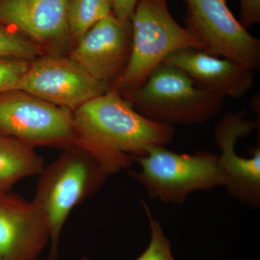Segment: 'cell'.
Instances as JSON below:
<instances>
[{"label":"cell","mask_w":260,"mask_h":260,"mask_svg":"<svg viewBox=\"0 0 260 260\" xmlns=\"http://www.w3.org/2000/svg\"><path fill=\"white\" fill-rule=\"evenodd\" d=\"M130 22L132 47L129 62L112 86L121 94L142 86L172 53L186 48L203 50L202 43L173 18L167 0H140Z\"/></svg>","instance_id":"3957f363"},{"label":"cell","mask_w":260,"mask_h":260,"mask_svg":"<svg viewBox=\"0 0 260 260\" xmlns=\"http://www.w3.org/2000/svg\"><path fill=\"white\" fill-rule=\"evenodd\" d=\"M162 63L177 67L197 86L223 99H239L254 83L253 70L201 49H180L170 54Z\"/></svg>","instance_id":"7c38bea8"},{"label":"cell","mask_w":260,"mask_h":260,"mask_svg":"<svg viewBox=\"0 0 260 260\" xmlns=\"http://www.w3.org/2000/svg\"><path fill=\"white\" fill-rule=\"evenodd\" d=\"M79 40L70 59L95 79L112 87L129 62L130 20L121 21L112 13L95 24Z\"/></svg>","instance_id":"30bf717a"},{"label":"cell","mask_w":260,"mask_h":260,"mask_svg":"<svg viewBox=\"0 0 260 260\" xmlns=\"http://www.w3.org/2000/svg\"><path fill=\"white\" fill-rule=\"evenodd\" d=\"M112 5V13L121 21L130 20L134 13L135 7L140 0H111Z\"/></svg>","instance_id":"ffe728a7"},{"label":"cell","mask_w":260,"mask_h":260,"mask_svg":"<svg viewBox=\"0 0 260 260\" xmlns=\"http://www.w3.org/2000/svg\"><path fill=\"white\" fill-rule=\"evenodd\" d=\"M112 13L111 0H70L68 15L70 35L80 39L95 24Z\"/></svg>","instance_id":"9a60e30c"},{"label":"cell","mask_w":260,"mask_h":260,"mask_svg":"<svg viewBox=\"0 0 260 260\" xmlns=\"http://www.w3.org/2000/svg\"><path fill=\"white\" fill-rule=\"evenodd\" d=\"M39 53L40 48L35 42L0 24V57L30 60Z\"/></svg>","instance_id":"2e32d148"},{"label":"cell","mask_w":260,"mask_h":260,"mask_svg":"<svg viewBox=\"0 0 260 260\" xmlns=\"http://www.w3.org/2000/svg\"><path fill=\"white\" fill-rule=\"evenodd\" d=\"M111 88L70 58L46 56L30 64L17 90L75 111Z\"/></svg>","instance_id":"ba28073f"},{"label":"cell","mask_w":260,"mask_h":260,"mask_svg":"<svg viewBox=\"0 0 260 260\" xmlns=\"http://www.w3.org/2000/svg\"><path fill=\"white\" fill-rule=\"evenodd\" d=\"M50 239L47 223L32 202L0 191V256L38 260Z\"/></svg>","instance_id":"8fae6325"},{"label":"cell","mask_w":260,"mask_h":260,"mask_svg":"<svg viewBox=\"0 0 260 260\" xmlns=\"http://www.w3.org/2000/svg\"><path fill=\"white\" fill-rule=\"evenodd\" d=\"M139 172L129 175L143 184L150 198L181 204L195 191H209L225 184L218 156L209 152L178 153L166 146H153L142 157L133 159Z\"/></svg>","instance_id":"5b68a950"},{"label":"cell","mask_w":260,"mask_h":260,"mask_svg":"<svg viewBox=\"0 0 260 260\" xmlns=\"http://www.w3.org/2000/svg\"><path fill=\"white\" fill-rule=\"evenodd\" d=\"M150 223L151 239L144 252L135 260H175L171 250V242L164 236L160 223L153 218L148 205L142 201ZM83 260H90L83 256Z\"/></svg>","instance_id":"e0dca14e"},{"label":"cell","mask_w":260,"mask_h":260,"mask_svg":"<svg viewBox=\"0 0 260 260\" xmlns=\"http://www.w3.org/2000/svg\"><path fill=\"white\" fill-rule=\"evenodd\" d=\"M121 95L142 115L173 126L206 122L221 111L225 102L167 63L159 65L139 88Z\"/></svg>","instance_id":"277c9868"},{"label":"cell","mask_w":260,"mask_h":260,"mask_svg":"<svg viewBox=\"0 0 260 260\" xmlns=\"http://www.w3.org/2000/svg\"><path fill=\"white\" fill-rule=\"evenodd\" d=\"M240 23L246 29L260 22V0H239Z\"/></svg>","instance_id":"d6986e66"},{"label":"cell","mask_w":260,"mask_h":260,"mask_svg":"<svg viewBox=\"0 0 260 260\" xmlns=\"http://www.w3.org/2000/svg\"><path fill=\"white\" fill-rule=\"evenodd\" d=\"M30 64L25 59L0 57V93L16 90Z\"/></svg>","instance_id":"ac0fdd59"},{"label":"cell","mask_w":260,"mask_h":260,"mask_svg":"<svg viewBox=\"0 0 260 260\" xmlns=\"http://www.w3.org/2000/svg\"><path fill=\"white\" fill-rule=\"evenodd\" d=\"M44 167L34 148L0 132V191H11L19 181L39 175Z\"/></svg>","instance_id":"5bb4252c"},{"label":"cell","mask_w":260,"mask_h":260,"mask_svg":"<svg viewBox=\"0 0 260 260\" xmlns=\"http://www.w3.org/2000/svg\"><path fill=\"white\" fill-rule=\"evenodd\" d=\"M0 132L32 148L82 147L70 109L22 90L0 93Z\"/></svg>","instance_id":"8992f818"},{"label":"cell","mask_w":260,"mask_h":260,"mask_svg":"<svg viewBox=\"0 0 260 260\" xmlns=\"http://www.w3.org/2000/svg\"><path fill=\"white\" fill-rule=\"evenodd\" d=\"M0 260H3L2 259L1 256H0Z\"/></svg>","instance_id":"44dd1931"},{"label":"cell","mask_w":260,"mask_h":260,"mask_svg":"<svg viewBox=\"0 0 260 260\" xmlns=\"http://www.w3.org/2000/svg\"><path fill=\"white\" fill-rule=\"evenodd\" d=\"M70 0H0V24L34 42L60 44L70 35Z\"/></svg>","instance_id":"4fadbf2b"},{"label":"cell","mask_w":260,"mask_h":260,"mask_svg":"<svg viewBox=\"0 0 260 260\" xmlns=\"http://www.w3.org/2000/svg\"><path fill=\"white\" fill-rule=\"evenodd\" d=\"M259 122L244 118V112L227 113L219 120L214 139L220 150V167L225 177V186L233 198L249 206L260 203V147L250 151L249 158L237 153L238 140L257 129Z\"/></svg>","instance_id":"9c48e42d"},{"label":"cell","mask_w":260,"mask_h":260,"mask_svg":"<svg viewBox=\"0 0 260 260\" xmlns=\"http://www.w3.org/2000/svg\"><path fill=\"white\" fill-rule=\"evenodd\" d=\"M185 28L203 51L254 71L260 67V41L234 17L226 0H184Z\"/></svg>","instance_id":"52a82bcc"},{"label":"cell","mask_w":260,"mask_h":260,"mask_svg":"<svg viewBox=\"0 0 260 260\" xmlns=\"http://www.w3.org/2000/svg\"><path fill=\"white\" fill-rule=\"evenodd\" d=\"M73 117L84 148L110 174L129 167L152 147L167 146L175 134L174 126L142 115L112 87L75 109Z\"/></svg>","instance_id":"6da1fadb"},{"label":"cell","mask_w":260,"mask_h":260,"mask_svg":"<svg viewBox=\"0 0 260 260\" xmlns=\"http://www.w3.org/2000/svg\"><path fill=\"white\" fill-rule=\"evenodd\" d=\"M110 175L93 154L79 146L65 149L44 168L32 202L49 229V260L59 256L61 232L73 210L99 191Z\"/></svg>","instance_id":"7a4b0ae2"}]
</instances>
